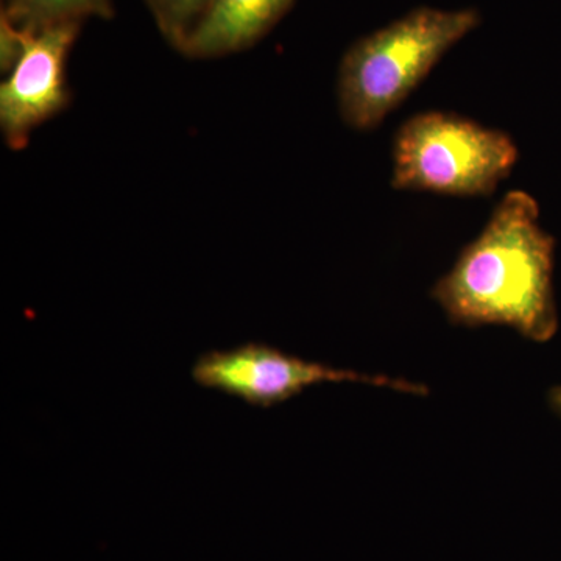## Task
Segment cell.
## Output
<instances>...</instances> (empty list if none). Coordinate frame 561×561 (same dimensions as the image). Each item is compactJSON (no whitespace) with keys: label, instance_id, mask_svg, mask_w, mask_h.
<instances>
[{"label":"cell","instance_id":"8992f818","mask_svg":"<svg viewBox=\"0 0 561 561\" xmlns=\"http://www.w3.org/2000/svg\"><path fill=\"white\" fill-rule=\"evenodd\" d=\"M294 0H213L181 50L195 58L245 49L271 31Z\"/></svg>","mask_w":561,"mask_h":561},{"label":"cell","instance_id":"ba28073f","mask_svg":"<svg viewBox=\"0 0 561 561\" xmlns=\"http://www.w3.org/2000/svg\"><path fill=\"white\" fill-rule=\"evenodd\" d=\"M158 27L173 46H183L184 41L197 27L213 0H146Z\"/></svg>","mask_w":561,"mask_h":561},{"label":"cell","instance_id":"6da1fadb","mask_svg":"<svg viewBox=\"0 0 561 561\" xmlns=\"http://www.w3.org/2000/svg\"><path fill=\"white\" fill-rule=\"evenodd\" d=\"M553 261L556 239L541 227L538 202L526 191H511L435 283L432 298L453 323L501 324L548 342L559 330Z\"/></svg>","mask_w":561,"mask_h":561},{"label":"cell","instance_id":"52a82bcc","mask_svg":"<svg viewBox=\"0 0 561 561\" xmlns=\"http://www.w3.org/2000/svg\"><path fill=\"white\" fill-rule=\"evenodd\" d=\"M113 16L111 0H7L2 10L13 27L25 33H36L51 25L69 24L87 18Z\"/></svg>","mask_w":561,"mask_h":561},{"label":"cell","instance_id":"9c48e42d","mask_svg":"<svg viewBox=\"0 0 561 561\" xmlns=\"http://www.w3.org/2000/svg\"><path fill=\"white\" fill-rule=\"evenodd\" d=\"M549 404L553 409V412L559 413L561 416V387H556L549 393Z\"/></svg>","mask_w":561,"mask_h":561},{"label":"cell","instance_id":"7a4b0ae2","mask_svg":"<svg viewBox=\"0 0 561 561\" xmlns=\"http://www.w3.org/2000/svg\"><path fill=\"white\" fill-rule=\"evenodd\" d=\"M479 24L481 14L474 9L421 7L356 41L339 68L337 101L345 124L357 131L378 128Z\"/></svg>","mask_w":561,"mask_h":561},{"label":"cell","instance_id":"5b68a950","mask_svg":"<svg viewBox=\"0 0 561 561\" xmlns=\"http://www.w3.org/2000/svg\"><path fill=\"white\" fill-rule=\"evenodd\" d=\"M79 32L77 22L24 32L20 58L0 88V124L13 149H22L33 128L68 103L66 58Z\"/></svg>","mask_w":561,"mask_h":561},{"label":"cell","instance_id":"3957f363","mask_svg":"<svg viewBox=\"0 0 561 561\" xmlns=\"http://www.w3.org/2000/svg\"><path fill=\"white\" fill-rule=\"evenodd\" d=\"M518 160L507 131L448 111H423L394 133L390 184L397 191L490 197Z\"/></svg>","mask_w":561,"mask_h":561},{"label":"cell","instance_id":"277c9868","mask_svg":"<svg viewBox=\"0 0 561 561\" xmlns=\"http://www.w3.org/2000/svg\"><path fill=\"white\" fill-rule=\"evenodd\" d=\"M191 375L203 389L221 391L257 408H272L323 382H360L404 393H427L421 383L328 367L256 342L206 351L195 359Z\"/></svg>","mask_w":561,"mask_h":561}]
</instances>
